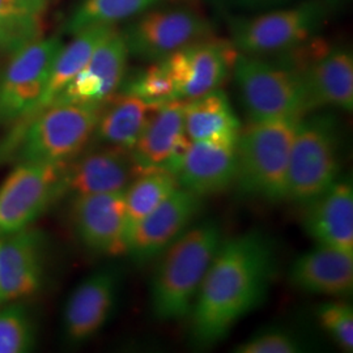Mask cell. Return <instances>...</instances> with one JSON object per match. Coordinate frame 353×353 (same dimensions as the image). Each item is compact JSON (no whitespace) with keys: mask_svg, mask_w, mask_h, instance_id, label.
I'll list each match as a JSON object with an SVG mask.
<instances>
[{"mask_svg":"<svg viewBox=\"0 0 353 353\" xmlns=\"http://www.w3.org/2000/svg\"><path fill=\"white\" fill-rule=\"evenodd\" d=\"M278 270L275 243L252 230L223 241L196 294L191 336L198 347L224 341L242 318L265 301Z\"/></svg>","mask_w":353,"mask_h":353,"instance_id":"obj_1","label":"cell"},{"mask_svg":"<svg viewBox=\"0 0 353 353\" xmlns=\"http://www.w3.org/2000/svg\"><path fill=\"white\" fill-rule=\"evenodd\" d=\"M224 241L214 220L188 228L163 254L151 283V310L161 322L190 316L210 265Z\"/></svg>","mask_w":353,"mask_h":353,"instance_id":"obj_2","label":"cell"},{"mask_svg":"<svg viewBox=\"0 0 353 353\" xmlns=\"http://www.w3.org/2000/svg\"><path fill=\"white\" fill-rule=\"evenodd\" d=\"M300 121H250L241 128L236 183L242 194L267 202L287 201L290 150Z\"/></svg>","mask_w":353,"mask_h":353,"instance_id":"obj_3","label":"cell"},{"mask_svg":"<svg viewBox=\"0 0 353 353\" xmlns=\"http://www.w3.org/2000/svg\"><path fill=\"white\" fill-rule=\"evenodd\" d=\"M103 103H51L19 130L13 143L20 160L67 164L75 159L94 134Z\"/></svg>","mask_w":353,"mask_h":353,"instance_id":"obj_4","label":"cell"},{"mask_svg":"<svg viewBox=\"0 0 353 353\" xmlns=\"http://www.w3.org/2000/svg\"><path fill=\"white\" fill-rule=\"evenodd\" d=\"M232 72L250 121L303 119L313 110L296 70L239 52Z\"/></svg>","mask_w":353,"mask_h":353,"instance_id":"obj_5","label":"cell"},{"mask_svg":"<svg viewBox=\"0 0 353 353\" xmlns=\"http://www.w3.org/2000/svg\"><path fill=\"white\" fill-rule=\"evenodd\" d=\"M339 173L338 125L330 115L303 118L290 150L287 201L307 203L328 189Z\"/></svg>","mask_w":353,"mask_h":353,"instance_id":"obj_6","label":"cell"},{"mask_svg":"<svg viewBox=\"0 0 353 353\" xmlns=\"http://www.w3.org/2000/svg\"><path fill=\"white\" fill-rule=\"evenodd\" d=\"M322 23V7L303 3L242 19L233 26L230 42L237 52L252 57L285 52L313 37Z\"/></svg>","mask_w":353,"mask_h":353,"instance_id":"obj_7","label":"cell"},{"mask_svg":"<svg viewBox=\"0 0 353 353\" xmlns=\"http://www.w3.org/2000/svg\"><path fill=\"white\" fill-rule=\"evenodd\" d=\"M67 164L21 161L0 186V236L30 225L65 189Z\"/></svg>","mask_w":353,"mask_h":353,"instance_id":"obj_8","label":"cell"},{"mask_svg":"<svg viewBox=\"0 0 353 353\" xmlns=\"http://www.w3.org/2000/svg\"><path fill=\"white\" fill-rule=\"evenodd\" d=\"M63 43L49 37L21 45L0 80V123L20 121L41 99Z\"/></svg>","mask_w":353,"mask_h":353,"instance_id":"obj_9","label":"cell"},{"mask_svg":"<svg viewBox=\"0 0 353 353\" xmlns=\"http://www.w3.org/2000/svg\"><path fill=\"white\" fill-rule=\"evenodd\" d=\"M210 33L211 26L201 13L169 8L141 14L122 34L130 55L156 63Z\"/></svg>","mask_w":353,"mask_h":353,"instance_id":"obj_10","label":"cell"},{"mask_svg":"<svg viewBox=\"0 0 353 353\" xmlns=\"http://www.w3.org/2000/svg\"><path fill=\"white\" fill-rule=\"evenodd\" d=\"M239 52L232 42L203 38L163 59L176 100L188 101L219 89L232 74Z\"/></svg>","mask_w":353,"mask_h":353,"instance_id":"obj_11","label":"cell"},{"mask_svg":"<svg viewBox=\"0 0 353 353\" xmlns=\"http://www.w3.org/2000/svg\"><path fill=\"white\" fill-rule=\"evenodd\" d=\"M202 198L178 188L131 229L127 254L138 263L160 256L199 214Z\"/></svg>","mask_w":353,"mask_h":353,"instance_id":"obj_12","label":"cell"},{"mask_svg":"<svg viewBox=\"0 0 353 353\" xmlns=\"http://www.w3.org/2000/svg\"><path fill=\"white\" fill-rule=\"evenodd\" d=\"M72 217L80 241L92 252L122 255L128 250V219L123 192L76 195Z\"/></svg>","mask_w":353,"mask_h":353,"instance_id":"obj_13","label":"cell"},{"mask_svg":"<svg viewBox=\"0 0 353 353\" xmlns=\"http://www.w3.org/2000/svg\"><path fill=\"white\" fill-rule=\"evenodd\" d=\"M128 55L130 52L123 34L114 30L52 103H103L108 101L123 81Z\"/></svg>","mask_w":353,"mask_h":353,"instance_id":"obj_14","label":"cell"},{"mask_svg":"<svg viewBox=\"0 0 353 353\" xmlns=\"http://www.w3.org/2000/svg\"><path fill=\"white\" fill-rule=\"evenodd\" d=\"M179 188L198 196L227 191L237 176L236 147L191 141L172 169Z\"/></svg>","mask_w":353,"mask_h":353,"instance_id":"obj_15","label":"cell"},{"mask_svg":"<svg viewBox=\"0 0 353 353\" xmlns=\"http://www.w3.org/2000/svg\"><path fill=\"white\" fill-rule=\"evenodd\" d=\"M144 170L131 150L110 145L88 152L70 168L67 166L65 189L76 195L125 192Z\"/></svg>","mask_w":353,"mask_h":353,"instance_id":"obj_16","label":"cell"},{"mask_svg":"<svg viewBox=\"0 0 353 353\" xmlns=\"http://www.w3.org/2000/svg\"><path fill=\"white\" fill-rule=\"evenodd\" d=\"M303 225L319 246L353 254L352 181L336 179L307 203Z\"/></svg>","mask_w":353,"mask_h":353,"instance_id":"obj_17","label":"cell"},{"mask_svg":"<svg viewBox=\"0 0 353 353\" xmlns=\"http://www.w3.org/2000/svg\"><path fill=\"white\" fill-rule=\"evenodd\" d=\"M189 143L185 132V101L172 100L152 108L131 151L141 168H164L172 172Z\"/></svg>","mask_w":353,"mask_h":353,"instance_id":"obj_18","label":"cell"},{"mask_svg":"<svg viewBox=\"0 0 353 353\" xmlns=\"http://www.w3.org/2000/svg\"><path fill=\"white\" fill-rule=\"evenodd\" d=\"M42 279V234L24 228L0 241V303L33 294Z\"/></svg>","mask_w":353,"mask_h":353,"instance_id":"obj_19","label":"cell"},{"mask_svg":"<svg viewBox=\"0 0 353 353\" xmlns=\"http://www.w3.org/2000/svg\"><path fill=\"white\" fill-rule=\"evenodd\" d=\"M117 276L102 270L84 279L64 307V331L72 343H81L97 334L106 323L117 297Z\"/></svg>","mask_w":353,"mask_h":353,"instance_id":"obj_20","label":"cell"},{"mask_svg":"<svg viewBox=\"0 0 353 353\" xmlns=\"http://www.w3.org/2000/svg\"><path fill=\"white\" fill-rule=\"evenodd\" d=\"M290 284L305 293L347 297L353 292V254L319 246L303 252L290 268Z\"/></svg>","mask_w":353,"mask_h":353,"instance_id":"obj_21","label":"cell"},{"mask_svg":"<svg viewBox=\"0 0 353 353\" xmlns=\"http://www.w3.org/2000/svg\"><path fill=\"white\" fill-rule=\"evenodd\" d=\"M300 74L312 109L334 106L344 112H352V52L344 49L327 51Z\"/></svg>","mask_w":353,"mask_h":353,"instance_id":"obj_22","label":"cell"},{"mask_svg":"<svg viewBox=\"0 0 353 353\" xmlns=\"http://www.w3.org/2000/svg\"><path fill=\"white\" fill-rule=\"evenodd\" d=\"M185 132L191 141L236 147L241 123L221 89L185 101Z\"/></svg>","mask_w":353,"mask_h":353,"instance_id":"obj_23","label":"cell"},{"mask_svg":"<svg viewBox=\"0 0 353 353\" xmlns=\"http://www.w3.org/2000/svg\"><path fill=\"white\" fill-rule=\"evenodd\" d=\"M114 30V26L88 28L76 33L75 38L68 45H63L54 62L49 83L41 99L36 106L23 119H20L24 121V125L58 99L70 81L88 63L96 49Z\"/></svg>","mask_w":353,"mask_h":353,"instance_id":"obj_24","label":"cell"},{"mask_svg":"<svg viewBox=\"0 0 353 353\" xmlns=\"http://www.w3.org/2000/svg\"><path fill=\"white\" fill-rule=\"evenodd\" d=\"M153 106L128 92L115 97L105 110L102 108L94 130L97 138L109 145L132 150Z\"/></svg>","mask_w":353,"mask_h":353,"instance_id":"obj_25","label":"cell"},{"mask_svg":"<svg viewBox=\"0 0 353 353\" xmlns=\"http://www.w3.org/2000/svg\"><path fill=\"white\" fill-rule=\"evenodd\" d=\"M178 188L176 176L164 168L145 169L140 173L123 192L128 219V236L131 229L141 219L151 214Z\"/></svg>","mask_w":353,"mask_h":353,"instance_id":"obj_26","label":"cell"},{"mask_svg":"<svg viewBox=\"0 0 353 353\" xmlns=\"http://www.w3.org/2000/svg\"><path fill=\"white\" fill-rule=\"evenodd\" d=\"M161 0H84L67 23V32L76 34L93 26H113L151 10Z\"/></svg>","mask_w":353,"mask_h":353,"instance_id":"obj_27","label":"cell"},{"mask_svg":"<svg viewBox=\"0 0 353 353\" xmlns=\"http://www.w3.org/2000/svg\"><path fill=\"white\" fill-rule=\"evenodd\" d=\"M34 334L30 318L21 305L0 312V353H23L32 350Z\"/></svg>","mask_w":353,"mask_h":353,"instance_id":"obj_28","label":"cell"},{"mask_svg":"<svg viewBox=\"0 0 353 353\" xmlns=\"http://www.w3.org/2000/svg\"><path fill=\"white\" fill-rule=\"evenodd\" d=\"M307 345L294 331L283 327L265 328L234 348L236 353H300Z\"/></svg>","mask_w":353,"mask_h":353,"instance_id":"obj_29","label":"cell"},{"mask_svg":"<svg viewBox=\"0 0 353 353\" xmlns=\"http://www.w3.org/2000/svg\"><path fill=\"white\" fill-rule=\"evenodd\" d=\"M45 4L46 0H0V23L23 41H29L36 34Z\"/></svg>","mask_w":353,"mask_h":353,"instance_id":"obj_30","label":"cell"},{"mask_svg":"<svg viewBox=\"0 0 353 353\" xmlns=\"http://www.w3.org/2000/svg\"><path fill=\"white\" fill-rule=\"evenodd\" d=\"M128 93L135 94L151 105L176 100V89L164 63L156 62L141 72L128 87Z\"/></svg>","mask_w":353,"mask_h":353,"instance_id":"obj_31","label":"cell"},{"mask_svg":"<svg viewBox=\"0 0 353 353\" xmlns=\"http://www.w3.org/2000/svg\"><path fill=\"white\" fill-rule=\"evenodd\" d=\"M316 319L335 343L345 352L353 351V309L350 303H321L316 307Z\"/></svg>","mask_w":353,"mask_h":353,"instance_id":"obj_32","label":"cell"},{"mask_svg":"<svg viewBox=\"0 0 353 353\" xmlns=\"http://www.w3.org/2000/svg\"><path fill=\"white\" fill-rule=\"evenodd\" d=\"M217 4L227 7H239V8H261L268 6H276L288 0H211Z\"/></svg>","mask_w":353,"mask_h":353,"instance_id":"obj_33","label":"cell"},{"mask_svg":"<svg viewBox=\"0 0 353 353\" xmlns=\"http://www.w3.org/2000/svg\"><path fill=\"white\" fill-rule=\"evenodd\" d=\"M21 45H24V41L19 37L14 32H12L10 28H7L0 23V48H4V46L20 48Z\"/></svg>","mask_w":353,"mask_h":353,"instance_id":"obj_34","label":"cell"}]
</instances>
